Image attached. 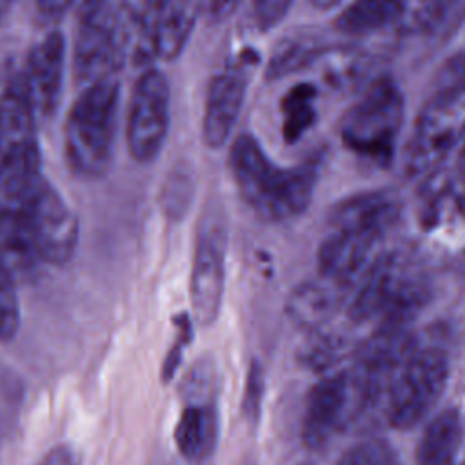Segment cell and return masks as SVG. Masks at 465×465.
I'll return each instance as SVG.
<instances>
[{"label": "cell", "mask_w": 465, "mask_h": 465, "mask_svg": "<svg viewBox=\"0 0 465 465\" xmlns=\"http://www.w3.org/2000/svg\"><path fill=\"white\" fill-rule=\"evenodd\" d=\"M400 216V203L389 191H367L340 200L329 213V227H378L389 231Z\"/></svg>", "instance_id": "obj_17"}, {"label": "cell", "mask_w": 465, "mask_h": 465, "mask_svg": "<svg viewBox=\"0 0 465 465\" xmlns=\"http://www.w3.org/2000/svg\"><path fill=\"white\" fill-rule=\"evenodd\" d=\"M11 4H13V0H0V15H2L5 9H9Z\"/></svg>", "instance_id": "obj_39"}, {"label": "cell", "mask_w": 465, "mask_h": 465, "mask_svg": "<svg viewBox=\"0 0 465 465\" xmlns=\"http://www.w3.org/2000/svg\"><path fill=\"white\" fill-rule=\"evenodd\" d=\"M316 9H331V7H334V5H338L340 2H343V0H309Z\"/></svg>", "instance_id": "obj_38"}, {"label": "cell", "mask_w": 465, "mask_h": 465, "mask_svg": "<svg viewBox=\"0 0 465 465\" xmlns=\"http://www.w3.org/2000/svg\"><path fill=\"white\" fill-rule=\"evenodd\" d=\"M434 87H465V51L450 56L434 78Z\"/></svg>", "instance_id": "obj_32"}, {"label": "cell", "mask_w": 465, "mask_h": 465, "mask_svg": "<svg viewBox=\"0 0 465 465\" xmlns=\"http://www.w3.org/2000/svg\"><path fill=\"white\" fill-rule=\"evenodd\" d=\"M42 262L64 265L78 243V218L60 193L45 180L20 207Z\"/></svg>", "instance_id": "obj_9"}, {"label": "cell", "mask_w": 465, "mask_h": 465, "mask_svg": "<svg viewBox=\"0 0 465 465\" xmlns=\"http://www.w3.org/2000/svg\"><path fill=\"white\" fill-rule=\"evenodd\" d=\"M316 89L309 82L289 87L280 102L282 136L287 143L298 142L316 122Z\"/></svg>", "instance_id": "obj_25"}, {"label": "cell", "mask_w": 465, "mask_h": 465, "mask_svg": "<svg viewBox=\"0 0 465 465\" xmlns=\"http://www.w3.org/2000/svg\"><path fill=\"white\" fill-rule=\"evenodd\" d=\"M118 84L104 78L87 84L74 100L65 120V156L74 173L100 176L113 154L118 122Z\"/></svg>", "instance_id": "obj_4"}, {"label": "cell", "mask_w": 465, "mask_h": 465, "mask_svg": "<svg viewBox=\"0 0 465 465\" xmlns=\"http://www.w3.org/2000/svg\"><path fill=\"white\" fill-rule=\"evenodd\" d=\"M225 283V240L213 225L198 234L191 269V309L200 325H211L220 311Z\"/></svg>", "instance_id": "obj_13"}, {"label": "cell", "mask_w": 465, "mask_h": 465, "mask_svg": "<svg viewBox=\"0 0 465 465\" xmlns=\"http://www.w3.org/2000/svg\"><path fill=\"white\" fill-rule=\"evenodd\" d=\"M300 465H311V463H300Z\"/></svg>", "instance_id": "obj_41"}, {"label": "cell", "mask_w": 465, "mask_h": 465, "mask_svg": "<svg viewBox=\"0 0 465 465\" xmlns=\"http://www.w3.org/2000/svg\"><path fill=\"white\" fill-rule=\"evenodd\" d=\"M409 13L407 0H352L334 20L341 35L365 36L401 25Z\"/></svg>", "instance_id": "obj_21"}, {"label": "cell", "mask_w": 465, "mask_h": 465, "mask_svg": "<svg viewBox=\"0 0 465 465\" xmlns=\"http://www.w3.org/2000/svg\"><path fill=\"white\" fill-rule=\"evenodd\" d=\"M378 403L374 391L354 369L322 378L307 396L302 423L305 445L322 449L360 414Z\"/></svg>", "instance_id": "obj_7"}, {"label": "cell", "mask_w": 465, "mask_h": 465, "mask_svg": "<svg viewBox=\"0 0 465 465\" xmlns=\"http://www.w3.org/2000/svg\"><path fill=\"white\" fill-rule=\"evenodd\" d=\"M36 5L44 16L56 18L73 5V0H36Z\"/></svg>", "instance_id": "obj_37"}, {"label": "cell", "mask_w": 465, "mask_h": 465, "mask_svg": "<svg viewBox=\"0 0 465 465\" xmlns=\"http://www.w3.org/2000/svg\"><path fill=\"white\" fill-rule=\"evenodd\" d=\"M127 36L122 31L111 5L80 20L74 42V71L80 82L93 84L111 78L127 51Z\"/></svg>", "instance_id": "obj_11"}, {"label": "cell", "mask_w": 465, "mask_h": 465, "mask_svg": "<svg viewBox=\"0 0 465 465\" xmlns=\"http://www.w3.org/2000/svg\"><path fill=\"white\" fill-rule=\"evenodd\" d=\"M174 323H176L178 336H176V341L171 345V349L163 360V365H162V380L163 381H169L174 376V372L180 365V360H182L183 347L189 343L191 332H193V323L187 314H180Z\"/></svg>", "instance_id": "obj_29"}, {"label": "cell", "mask_w": 465, "mask_h": 465, "mask_svg": "<svg viewBox=\"0 0 465 465\" xmlns=\"http://www.w3.org/2000/svg\"><path fill=\"white\" fill-rule=\"evenodd\" d=\"M463 465H465V463H463Z\"/></svg>", "instance_id": "obj_42"}, {"label": "cell", "mask_w": 465, "mask_h": 465, "mask_svg": "<svg viewBox=\"0 0 465 465\" xmlns=\"http://www.w3.org/2000/svg\"><path fill=\"white\" fill-rule=\"evenodd\" d=\"M465 140V87H434L405 147L409 176L432 174Z\"/></svg>", "instance_id": "obj_5"}, {"label": "cell", "mask_w": 465, "mask_h": 465, "mask_svg": "<svg viewBox=\"0 0 465 465\" xmlns=\"http://www.w3.org/2000/svg\"><path fill=\"white\" fill-rule=\"evenodd\" d=\"M229 169L240 196L260 218L289 222L309 207L320 160L309 158L292 167H280L252 134L243 133L229 149Z\"/></svg>", "instance_id": "obj_1"}, {"label": "cell", "mask_w": 465, "mask_h": 465, "mask_svg": "<svg viewBox=\"0 0 465 465\" xmlns=\"http://www.w3.org/2000/svg\"><path fill=\"white\" fill-rule=\"evenodd\" d=\"M461 441V418L454 409L441 411L425 427L416 450L418 465H452Z\"/></svg>", "instance_id": "obj_23"}, {"label": "cell", "mask_w": 465, "mask_h": 465, "mask_svg": "<svg viewBox=\"0 0 465 465\" xmlns=\"http://www.w3.org/2000/svg\"><path fill=\"white\" fill-rule=\"evenodd\" d=\"M165 0H120L124 16L131 27L149 29L153 18Z\"/></svg>", "instance_id": "obj_31"}, {"label": "cell", "mask_w": 465, "mask_h": 465, "mask_svg": "<svg viewBox=\"0 0 465 465\" xmlns=\"http://www.w3.org/2000/svg\"><path fill=\"white\" fill-rule=\"evenodd\" d=\"M341 291L345 289L327 280H323V283H303L289 298L287 311L296 323L311 329L318 327L336 311Z\"/></svg>", "instance_id": "obj_24"}, {"label": "cell", "mask_w": 465, "mask_h": 465, "mask_svg": "<svg viewBox=\"0 0 465 465\" xmlns=\"http://www.w3.org/2000/svg\"><path fill=\"white\" fill-rule=\"evenodd\" d=\"M245 0H205V13L213 22H223L236 13Z\"/></svg>", "instance_id": "obj_34"}, {"label": "cell", "mask_w": 465, "mask_h": 465, "mask_svg": "<svg viewBox=\"0 0 465 465\" xmlns=\"http://www.w3.org/2000/svg\"><path fill=\"white\" fill-rule=\"evenodd\" d=\"M465 18V0H421L401 22L405 31L429 42L447 40Z\"/></svg>", "instance_id": "obj_22"}, {"label": "cell", "mask_w": 465, "mask_h": 465, "mask_svg": "<svg viewBox=\"0 0 465 465\" xmlns=\"http://www.w3.org/2000/svg\"><path fill=\"white\" fill-rule=\"evenodd\" d=\"M169 105L165 74L147 67L136 80L129 104L127 145L134 160L147 163L162 151L169 131Z\"/></svg>", "instance_id": "obj_8"}, {"label": "cell", "mask_w": 465, "mask_h": 465, "mask_svg": "<svg viewBox=\"0 0 465 465\" xmlns=\"http://www.w3.org/2000/svg\"><path fill=\"white\" fill-rule=\"evenodd\" d=\"M38 262L42 260L22 211L0 205V269L16 282L33 274Z\"/></svg>", "instance_id": "obj_18"}, {"label": "cell", "mask_w": 465, "mask_h": 465, "mask_svg": "<svg viewBox=\"0 0 465 465\" xmlns=\"http://www.w3.org/2000/svg\"><path fill=\"white\" fill-rule=\"evenodd\" d=\"M449 378V361L438 347H412L394 369L383 394V412L396 429L420 423L440 401Z\"/></svg>", "instance_id": "obj_6"}, {"label": "cell", "mask_w": 465, "mask_h": 465, "mask_svg": "<svg viewBox=\"0 0 465 465\" xmlns=\"http://www.w3.org/2000/svg\"><path fill=\"white\" fill-rule=\"evenodd\" d=\"M205 0H165L149 25L153 58L174 60L187 45Z\"/></svg>", "instance_id": "obj_15"}, {"label": "cell", "mask_w": 465, "mask_h": 465, "mask_svg": "<svg viewBox=\"0 0 465 465\" xmlns=\"http://www.w3.org/2000/svg\"><path fill=\"white\" fill-rule=\"evenodd\" d=\"M331 47L332 44L316 29L287 35L274 45L265 65V78L278 80L300 73L318 64Z\"/></svg>", "instance_id": "obj_20"}, {"label": "cell", "mask_w": 465, "mask_h": 465, "mask_svg": "<svg viewBox=\"0 0 465 465\" xmlns=\"http://www.w3.org/2000/svg\"><path fill=\"white\" fill-rule=\"evenodd\" d=\"M251 69L252 60L242 54L213 76L202 118V136L207 147L218 149L231 138L245 100Z\"/></svg>", "instance_id": "obj_12"}, {"label": "cell", "mask_w": 465, "mask_h": 465, "mask_svg": "<svg viewBox=\"0 0 465 465\" xmlns=\"http://www.w3.org/2000/svg\"><path fill=\"white\" fill-rule=\"evenodd\" d=\"M405 118V98L394 78L378 74L340 120L343 145L360 158L387 165Z\"/></svg>", "instance_id": "obj_2"}, {"label": "cell", "mask_w": 465, "mask_h": 465, "mask_svg": "<svg viewBox=\"0 0 465 465\" xmlns=\"http://www.w3.org/2000/svg\"><path fill=\"white\" fill-rule=\"evenodd\" d=\"M338 465H400L394 450L381 440H363L340 458Z\"/></svg>", "instance_id": "obj_28"}, {"label": "cell", "mask_w": 465, "mask_h": 465, "mask_svg": "<svg viewBox=\"0 0 465 465\" xmlns=\"http://www.w3.org/2000/svg\"><path fill=\"white\" fill-rule=\"evenodd\" d=\"M78 13L80 20H85L100 11H104L105 7H109V0H73V5Z\"/></svg>", "instance_id": "obj_36"}, {"label": "cell", "mask_w": 465, "mask_h": 465, "mask_svg": "<svg viewBox=\"0 0 465 465\" xmlns=\"http://www.w3.org/2000/svg\"><path fill=\"white\" fill-rule=\"evenodd\" d=\"M20 329V303L13 276L0 269V341H11Z\"/></svg>", "instance_id": "obj_27"}, {"label": "cell", "mask_w": 465, "mask_h": 465, "mask_svg": "<svg viewBox=\"0 0 465 465\" xmlns=\"http://www.w3.org/2000/svg\"><path fill=\"white\" fill-rule=\"evenodd\" d=\"M262 398V371L258 365L251 367V372L247 376V389H245V398H243V411L251 416L258 411Z\"/></svg>", "instance_id": "obj_33"}, {"label": "cell", "mask_w": 465, "mask_h": 465, "mask_svg": "<svg viewBox=\"0 0 465 465\" xmlns=\"http://www.w3.org/2000/svg\"><path fill=\"white\" fill-rule=\"evenodd\" d=\"M318 64H325V82H329L336 89L358 87L361 84L365 87L369 82L376 78L372 76V58L363 54L360 49H336L332 45L331 51Z\"/></svg>", "instance_id": "obj_26"}, {"label": "cell", "mask_w": 465, "mask_h": 465, "mask_svg": "<svg viewBox=\"0 0 465 465\" xmlns=\"http://www.w3.org/2000/svg\"><path fill=\"white\" fill-rule=\"evenodd\" d=\"M387 232L378 227L331 229L318 249L322 278L341 289L356 287L381 256L380 249Z\"/></svg>", "instance_id": "obj_10"}, {"label": "cell", "mask_w": 465, "mask_h": 465, "mask_svg": "<svg viewBox=\"0 0 465 465\" xmlns=\"http://www.w3.org/2000/svg\"><path fill=\"white\" fill-rule=\"evenodd\" d=\"M294 0H252V18L260 31L272 29L289 13Z\"/></svg>", "instance_id": "obj_30"}, {"label": "cell", "mask_w": 465, "mask_h": 465, "mask_svg": "<svg viewBox=\"0 0 465 465\" xmlns=\"http://www.w3.org/2000/svg\"><path fill=\"white\" fill-rule=\"evenodd\" d=\"M65 65V38L60 31L47 33L33 45L25 71L20 76L36 116H49L62 91Z\"/></svg>", "instance_id": "obj_14"}, {"label": "cell", "mask_w": 465, "mask_h": 465, "mask_svg": "<svg viewBox=\"0 0 465 465\" xmlns=\"http://www.w3.org/2000/svg\"><path fill=\"white\" fill-rule=\"evenodd\" d=\"M460 165H461V174H463V178H465V145H463V149H461V158H460Z\"/></svg>", "instance_id": "obj_40"}, {"label": "cell", "mask_w": 465, "mask_h": 465, "mask_svg": "<svg viewBox=\"0 0 465 465\" xmlns=\"http://www.w3.org/2000/svg\"><path fill=\"white\" fill-rule=\"evenodd\" d=\"M36 465H74V454L67 445H54Z\"/></svg>", "instance_id": "obj_35"}, {"label": "cell", "mask_w": 465, "mask_h": 465, "mask_svg": "<svg viewBox=\"0 0 465 465\" xmlns=\"http://www.w3.org/2000/svg\"><path fill=\"white\" fill-rule=\"evenodd\" d=\"M218 441V412L209 401H191L174 427V443L189 461L207 460Z\"/></svg>", "instance_id": "obj_19"}, {"label": "cell", "mask_w": 465, "mask_h": 465, "mask_svg": "<svg viewBox=\"0 0 465 465\" xmlns=\"http://www.w3.org/2000/svg\"><path fill=\"white\" fill-rule=\"evenodd\" d=\"M429 298L423 276L398 254H381L356 283L349 316L356 323L378 322L383 327H407Z\"/></svg>", "instance_id": "obj_3"}, {"label": "cell", "mask_w": 465, "mask_h": 465, "mask_svg": "<svg viewBox=\"0 0 465 465\" xmlns=\"http://www.w3.org/2000/svg\"><path fill=\"white\" fill-rule=\"evenodd\" d=\"M35 111L22 78H15L0 94V158L38 147Z\"/></svg>", "instance_id": "obj_16"}]
</instances>
